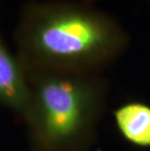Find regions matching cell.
<instances>
[{
  "label": "cell",
  "instance_id": "obj_1",
  "mask_svg": "<svg viewBox=\"0 0 150 151\" xmlns=\"http://www.w3.org/2000/svg\"><path fill=\"white\" fill-rule=\"evenodd\" d=\"M15 40L27 73H101L130 41L115 19L87 0L27 2Z\"/></svg>",
  "mask_w": 150,
  "mask_h": 151
},
{
  "label": "cell",
  "instance_id": "obj_2",
  "mask_svg": "<svg viewBox=\"0 0 150 151\" xmlns=\"http://www.w3.org/2000/svg\"><path fill=\"white\" fill-rule=\"evenodd\" d=\"M29 98L23 120L32 151H89L107 98L101 73H27Z\"/></svg>",
  "mask_w": 150,
  "mask_h": 151
},
{
  "label": "cell",
  "instance_id": "obj_3",
  "mask_svg": "<svg viewBox=\"0 0 150 151\" xmlns=\"http://www.w3.org/2000/svg\"><path fill=\"white\" fill-rule=\"evenodd\" d=\"M28 98L27 71L17 54H13L0 37V104L23 118Z\"/></svg>",
  "mask_w": 150,
  "mask_h": 151
},
{
  "label": "cell",
  "instance_id": "obj_4",
  "mask_svg": "<svg viewBox=\"0 0 150 151\" xmlns=\"http://www.w3.org/2000/svg\"><path fill=\"white\" fill-rule=\"evenodd\" d=\"M118 129L133 144L150 146V107L143 104H128L117 109Z\"/></svg>",
  "mask_w": 150,
  "mask_h": 151
},
{
  "label": "cell",
  "instance_id": "obj_5",
  "mask_svg": "<svg viewBox=\"0 0 150 151\" xmlns=\"http://www.w3.org/2000/svg\"><path fill=\"white\" fill-rule=\"evenodd\" d=\"M87 1H89V2H92V3H94L95 0H87Z\"/></svg>",
  "mask_w": 150,
  "mask_h": 151
},
{
  "label": "cell",
  "instance_id": "obj_6",
  "mask_svg": "<svg viewBox=\"0 0 150 151\" xmlns=\"http://www.w3.org/2000/svg\"><path fill=\"white\" fill-rule=\"evenodd\" d=\"M148 1H149V2H150V0H148Z\"/></svg>",
  "mask_w": 150,
  "mask_h": 151
}]
</instances>
